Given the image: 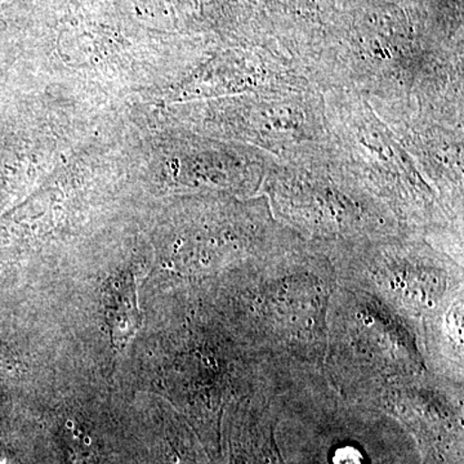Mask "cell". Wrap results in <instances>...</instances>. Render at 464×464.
I'll return each instance as SVG.
<instances>
[{
	"instance_id": "6da1fadb",
	"label": "cell",
	"mask_w": 464,
	"mask_h": 464,
	"mask_svg": "<svg viewBox=\"0 0 464 464\" xmlns=\"http://www.w3.org/2000/svg\"><path fill=\"white\" fill-rule=\"evenodd\" d=\"M105 314L115 347L124 350L136 337L142 323L134 277L118 280L108 289Z\"/></svg>"
}]
</instances>
